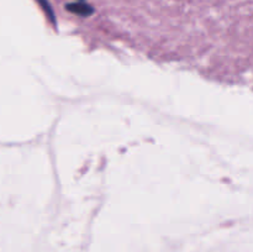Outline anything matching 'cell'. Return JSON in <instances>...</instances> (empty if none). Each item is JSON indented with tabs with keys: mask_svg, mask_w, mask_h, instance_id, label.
Returning <instances> with one entry per match:
<instances>
[{
	"mask_svg": "<svg viewBox=\"0 0 253 252\" xmlns=\"http://www.w3.org/2000/svg\"><path fill=\"white\" fill-rule=\"evenodd\" d=\"M67 10L72 11L73 14L81 15V16H88V15L93 14L91 6L84 4V2H73V4H68L67 5Z\"/></svg>",
	"mask_w": 253,
	"mask_h": 252,
	"instance_id": "6da1fadb",
	"label": "cell"
},
{
	"mask_svg": "<svg viewBox=\"0 0 253 252\" xmlns=\"http://www.w3.org/2000/svg\"><path fill=\"white\" fill-rule=\"evenodd\" d=\"M37 2L40 4V6L42 7V10H43L44 12H46L47 17H48L49 20H51V22L53 25H56V19H54V14H53V10H52L51 5H49V2L47 1V0H36Z\"/></svg>",
	"mask_w": 253,
	"mask_h": 252,
	"instance_id": "7a4b0ae2",
	"label": "cell"
}]
</instances>
